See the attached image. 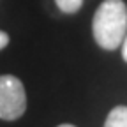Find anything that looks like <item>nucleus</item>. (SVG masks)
<instances>
[{
    "mask_svg": "<svg viewBox=\"0 0 127 127\" xmlns=\"http://www.w3.org/2000/svg\"><path fill=\"white\" fill-rule=\"evenodd\" d=\"M27 111V92L20 78L12 74L0 76V118L18 120Z\"/></svg>",
    "mask_w": 127,
    "mask_h": 127,
    "instance_id": "f03ea898",
    "label": "nucleus"
},
{
    "mask_svg": "<svg viewBox=\"0 0 127 127\" xmlns=\"http://www.w3.org/2000/svg\"><path fill=\"white\" fill-rule=\"evenodd\" d=\"M122 57H124V60L127 62V35H125V39H124V42H122Z\"/></svg>",
    "mask_w": 127,
    "mask_h": 127,
    "instance_id": "423d86ee",
    "label": "nucleus"
},
{
    "mask_svg": "<svg viewBox=\"0 0 127 127\" xmlns=\"http://www.w3.org/2000/svg\"><path fill=\"white\" fill-rule=\"evenodd\" d=\"M58 127H76V125H71V124H62V125H58Z\"/></svg>",
    "mask_w": 127,
    "mask_h": 127,
    "instance_id": "0eeeda50",
    "label": "nucleus"
},
{
    "mask_svg": "<svg viewBox=\"0 0 127 127\" xmlns=\"http://www.w3.org/2000/svg\"><path fill=\"white\" fill-rule=\"evenodd\" d=\"M55 2H57V7L64 14H74L83 5V0H55Z\"/></svg>",
    "mask_w": 127,
    "mask_h": 127,
    "instance_id": "20e7f679",
    "label": "nucleus"
},
{
    "mask_svg": "<svg viewBox=\"0 0 127 127\" xmlns=\"http://www.w3.org/2000/svg\"><path fill=\"white\" fill-rule=\"evenodd\" d=\"M94 39L102 50L113 51L127 35V5L124 0H104L92 20Z\"/></svg>",
    "mask_w": 127,
    "mask_h": 127,
    "instance_id": "f257e3e1",
    "label": "nucleus"
},
{
    "mask_svg": "<svg viewBox=\"0 0 127 127\" xmlns=\"http://www.w3.org/2000/svg\"><path fill=\"white\" fill-rule=\"evenodd\" d=\"M7 44H9V35L5 34V32L0 30V50H4Z\"/></svg>",
    "mask_w": 127,
    "mask_h": 127,
    "instance_id": "39448f33",
    "label": "nucleus"
},
{
    "mask_svg": "<svg viewBox=\"0 0 127 127\" xmlns=\"http://www.w3.org/2000/svg\"><path fill=\"white\" fill-rule=\"evenodd\" d=\"M104 127H127V106H115L108 113Z\"/></svg>",
    "mask_w": 127,
    "mask_h": 127,
    "instance_id": "7ed1b4c3",
    "label": "nucleus"
}]
</instances>
